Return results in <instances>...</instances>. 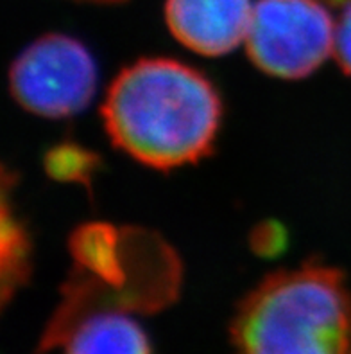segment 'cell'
Listing matches in <instances>:
<instances>
[{"label":"cell","mask_w":351,"mask_h":354,"mask_svg":"<svg viewBox=\"0 0 351 354\" xmlns=\"http://www.w3.org/2000/svg\"><path fill=\"white\" fill-rule=\"evenodd\" d=\"M101 112L120 151L143 166L169 171L212 153L223 101L197 68L170 58H143L119 72Z\"/></svg>","instance_id":"obj_1"},{"label":"cell","mask_w":351,"mask_h":354,"mask_svg":"<svg viewBox=\"0 0 351 354\" xmlns=\"http://www.w3.org/2000/svg\"><path fill=\"white\" fill-rule=\"evenodd\" d=\"M76 268L63 288V301L43 329L38 353L61 347L83 317L97 311L152 313L174 301L179 261L169 245L142 230L88 225L70 243Z\"/></svg>","instance_id":"obj_2"},{"label":"cell","mask_w":351,"mask_h":354,"mask_svg":"<svg viewBox=\"0 0 351 354\" xmlns=\"http://www.w3.org/2000/svg\"><path fill=\"white\" fill-rule=\"evenodd\" d=\"M233 354H351V292L339 268L308 261L262 279L230 326Z\"/></svg>","instance_id":"obj_3"},{"label":"cell","mask_w":351,"mask_h":354,"mask_svg":"<svg viewBox=\"0 0 351 354\" xmlns=\"http://www.w3.org/2000/svg\"><path fill=\"white\" fill-rule=\"evenodd\" d=\"M335 22L323 0H258L245 49L258 68L281 80H301L334 53Z\"/></svg>","instance_id":"obj_4"},{"label":"cell","mask_w":351,"mask_h":354,"mask_svg":"<svg viewBox=\"0 0 351 354\" xmlns=\"http://www.w3.org/2000/svg\"><path fill=\"white\" fill-rule=\"evenodd\" d=\"M97 88L94 56L79 40L50 32L27 45L9 68V90L27 112L47 119L85 110Z\"/></svg>","instance_id":"obj_5"},{"label":"cell","mask_w":351,"mask_h":354,"mask_svg":"<svg viewBox=\"0 0 351 354\" xmlns=\"http://www.w3.org/2000/svg\"><path fill=\"white\" fill-rule=\"evenodd\" d=\"M251 0H165L169 31L201 56H224L245 41Z\"/></svg>","instance_id":"obj_6"},{"label":"cell","mask_w":351,"mask_h":354,"mask_svg":"<svg viewBox=\"0 0 351 354\" xmlns=\"http://www.w3.org/2000/svg\"><path fill=\"white\" fill-rule=\"evenodd\" d=\"M65 354H152L142 326L126 311L86 315L68 331Z\"/></svg>","instance_id":"obj_7"},{"label":"cell","mask_w":351,"mask_h":354,"mask_svg":"<svg viewBox=\"0 0 351 354\" xmlns=\"http://www.w3.org/2000/svg\"><path fill=\"white\" fill-rule=\"evenodd\" d=\"M29 236L17 216L11 212L8 193L4 191L2 209V304L18 292L29 277Z\"/></svg>","instance_id":"obj_8"},{"label":"cell","mask_w":351,"mask_h":354,"mask_svg":"<svg viewBox=\"0 0 351 354\" xmlns=\"http://www.w3.org/2000/svg\"><path fill=\"white\" fill-rule=\"evenodd\" d=\"M50 175L56 178H79L83 171H88L90 155L79 148H56L47 158Z\"/></svg>","instance_id":"obj_9"},{"label":"cell","mask_w":351,"mask_h":354,"mask_svg":"<svg viewBox=\"0 0 351 354\" xmlns=\"http://www.w3.org/2000/svg\"><path fill=\"white\" fill-rule=\"evenodd\" d=\"M334 56L344 74L351 77V2L344 6V11L335 22Z\"/></svg>","instance_id":"obj_10"},{"label":"cell","mask_w":351,"mask_h":354,"mask_svg":"<svg viewBox=\"0 0 351 354\" xmlns=\"http://www.w3.org/2000/svg\"><path fill=\"white\" fill-rule=\"evenodd\" d=\"M325 2H330V4H335V6H339V4H350L351 0H325Z\"/></svg>","instance_id":"obj_11"},{"label":"cell","mask_w":351,"mask_h":354,"mask_svg":"<svg viewBox=\"0 0 351 354\" xmlns=\"http://www.w3.org/2000/svg\"><path fill=\"white\" fill-rule=\"evenodd\" d=\"M88 2H122V0H88Z\"/></svg>","instance_id":"obj_12"}]
</instances>
